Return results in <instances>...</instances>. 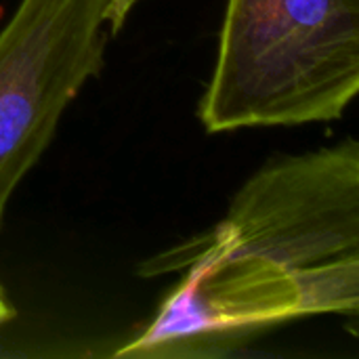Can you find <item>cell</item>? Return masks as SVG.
I'll use <instances>...</instances> for the list:
<instances>
[{
  "label": "cell",
  "instance_id": "1",
  "mask_svg": "<svg viewBox=\"0 0 359 359\" xmlns=\"http://www.w3.org/2000/svg\"><path fill=\"white\" fill-rule=\"evenodd\" d=\"M189 269L122 358L208 355L303 316H358L359 145L269 160L202 240L141 271Z\"/></svg>",
  "mask_w": 359,
  "mask_h": 359
},
{
  "label": "cell",
  "instance_id": "2",
  "mask_svg": "<svg viewBox=\"0 0 359 359\" xmlns=\"http://www.w3.org/2000/svg\"><path fill=\"white\" fill-rule=\"evenodd\" d=\"M359 90V0H227L208 133L339 120Z\"/></svg>",
  "mask_w": 359,
  "mask_h": 359
},
{
  "label": "cell",
  "instance_id": "3",
  "mask_svg": "<svg viewBox=\"0 0 359 359\" xmlns=\"http://www.w3.org/2000/svg\"><path fill=\"white\" fill-rule=\"evenodd\" d=\"M111 0H19L0 29V225L67 105L95 76Z\"/></svg>",
  "mask_w": 359,
  "mask_h": 359
},
{
  "label": "cell",
  "instance_id": "4",
  "mask_svg": "<svg viewBox=\"0 0 359 359\" xmlns=\"http://www.w3.org/2000/svg\"><path fill=\"white\" fill-rule=\"evenodd\" d=\"M141 0H111L109 6H107V13H105V21H107V34L109 36H116L124 23L128 21L130 13L135 11V6L139 4Z\"/></svg>",
  "mask_w": 359,
  "mask_h": 359
},
{
  "label": "cell",
  "instance_id": "5",
  "mask_svg": "<svg viewBox=\"0 0 359 359\" xmlns=\"http://www.w3.org/2000/svg\"><path fill=\"white\" fill-rule=\"evenodd\" d=\"M13 316H15V309H13V305H11V301H8L4 288L0 286V326H4L6 322H11Z\"/></svg>",
  "mask_w": 359,
  "mask_h": 359
}]
</instances>
